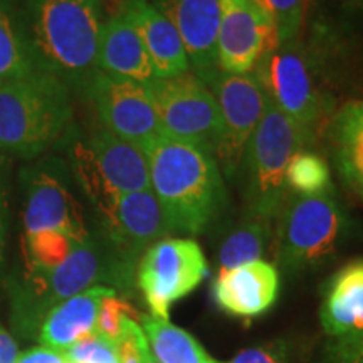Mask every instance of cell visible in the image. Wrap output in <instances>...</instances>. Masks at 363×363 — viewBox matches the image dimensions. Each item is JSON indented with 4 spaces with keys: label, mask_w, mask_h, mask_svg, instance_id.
<instances>
[{
    "label": "cell",
    "mask_w": 363,
    "mask_h": 363,
    "mask_svg": "<svg viewBox=\"0 0 363 363\" xmlns=\"http://www.w3.org/2000/svg\"><path fill=\"white\" fill-rule=\"evenodd\" d=\"M27 45L35 71L83 89L98 72L101 0H22Z\"/></svg>",
    "instance_id": "2"
},
{
    "label": "cell",
    "mask_w": 363,
    "mask_h": 363,
    "mask_svg": "<svg viewBox=\"0 0 363 363\" xmlns=\"http://www.w3.org/2000/svg\"><path fill=\"white\" fill-rule=\"evenodd\" d=\"M321 326L330 337H363V259L345 264L325 286Z\"/></svg>",
    "instance_id": "21"
},
{
    "label": "cell",
    "mask_w": 363,
    "mask_h": 363,
    "mask_svg": "<svg viewBox=\"0 0 363 363\" xmlns=\"http://www.w3.org/2000/svg\"><path fill=\"white\" fill-rule=\"evenodd\" d=\"M333 130L340 170L345 179L363 192V133L337 126Z\"/></svg>",
    "instance_id": "27"
},
{
    "label": "cell",
    "mask_w": 363,
    "mask_h": 363,
    "mask_svg": "<svg viewBox=\"0 0 363 363\" xmlns=\"http://www.w3.org/2000/svg\"><path fill=\"white\" fill-rule=\"evenodd\" d=\"M71 91L40 71L0 81V152L27 160L48 152L72 121Z\"/></svg>",
    "instance_id": "3"
},
{
    "label": "cell",
    "mask_w": 363,
    "mask_h": 363,
    "mask_svg": "<svg viewBox=\"0 0 363 363\" xmlns=\"http://www.w3.org/2000/svg\"><path fill=\"white\" fill-rule=\"evenodd\" d=\"M111 2H125V0H111Z\"/></svg>",
    "instance_id": "40"
},
{
    "label": "cell",
    "mask_w": 363,
    "mask_h": 363,
    "mask_svg": "<svg viewBox=\"0 0 363 363\" xmlns=\"http://www.w3.org/2000/svg\"><path fill=\"white\" fill-rule=\"evenodd\" d=\"M131 266L110 244L89 238L52 269L24 271L12 289L13 320L22 330L39 328L44 316L65 299L99 283H126Z\"/></svg>",
    "instance_id": "4"
},
{
    "label": "cell",
    "mask_w": 363,
    "mask_h": 363,
    "mask_svg": "<svg viewBox=\"0 0 363 363\" xmlns=\"http://www.w3.org/2000/svg\"><path fill=\"white\" fill-rule=\"evenodd\" d=\"M84 93L93 103L103 128L143 153L165 133L147 86L98 71L86 84Z\"/></svg>",
    "instance_id": "12"
},
{
    "label": "cell",
    "mask_w": 363,
    "mask_h": 363,
    "mask_svg": "<svg viewBox=\"0 0 363 363\" xmlns=\"http://www.w3.org/2000/svg\"><path fill=\"white\" fill-rule=\"evenodd\" d=\"M21 187L24 238L40 233H65L78 242L91 238L83 207L72 194L69 170L61 158L45 157L22 169Z\"/></svg>",
    "instance_id": "8"
},
{
    "label": "cell",
    "mask_w": 363,
    "mask_h": 363,
    "mask_svg": "<svg viewBox=\"0 0 363 363\" xmlns=\"http://www.w3.org/2000/svg\"><path fill=\"white\" fill-rule=\"evenodd\" d=\"M326 363H363V337L335 338Z\"/></svg>",
    "instance_id": "31"
},
{
    "label": "cell",
    "mask_w": 363,
    "mask_h": 363,
    "mask_svg": "<svg viewBox=\"0 0 363 363\" xmlns=\"http://www.w3.org/2000/svg\"><path fill=\"white\" fill-rule=\"evenodd\" d=\"M276 220V257L289 272L325 264L338 251L348 225L331 190L288 197Z\"/></svg>",
    "instance_id": "6"
},
{
    "label": "cell",
    "mask_w": 363,
    "mask_h": 363,
    "mask_svg": "<svg viewBox=\"0 0 363 363\" xmlns=\"http://www.w3.org/2000/svg\"><path fill=\"white\" fill-rule=\"evenodd\" d=\"M116 293L111 286H93L65 299L44 316L39 340L44 347L66 352L72 345L96 333V321L103 299Z\"/></svg>",
    "instance_id": "20"
},
{
    "label": "cell",
    "mask_w": 363,
    "mask_h": 363,
    "mask_svg": "<svg viewBox=\"0 0 363 363\" xmlns=\"http://www.w3.org/2000/svg\"><path fill=\"white\" fill-rule=\"evenodd\" d=\"M227 363H286L283 352L272 347H256L239 352Z\"/></svg>",
    "instance_id": "32"
},
{
    "label": "cell",
    "mask_w": 363,
    "mask_h": 363,
    "mask_svg": "<svg viewBox=\"0 0 363 363\" xmlns=\"http://www.w3.org/2000/svg\"><path fill=\"white\" fill-rule=\"evenodd\" d=\"M145 157L150 189L172 233L202 234L227 202L216 155L163 133L147 148Z\"/></svg>",
    "instance_id": "1"
},
{
    "label": "cell",
    "mask_w": 363,
    "mask_h": 363,
    "mask_svg": "<svg viewBox=\"0 0 363 363\" xmlns=\"http://www.w3.org/2000/svg\"><path fill=\"white\" fill-rule=\"evenodd\" d=\"M222 120V136L216 158L220 172L229 179L238 175L242 157L259 125L266 108V96L252 74L219 72L211 86Z\"/></svg>",
    "instance_id": "13"
},
{
    "label": "cell",
    "mask_w": 363,
    "mask_h": 363,
    "mask_svg": "<svg viewBox=\"0 0 363 363\" xmlns=\"http://www.w3.org/2000/svg\"><path fill=\"white\" fill-rule=\"evenodd\" d=\"M96 211L106 242L130 264L152 244L172 234L152 189L118 195Z\"/></svg>",
    "instance_id": "15"
},
{
    "label": "cell",
    "mask_w": 363,
    "mask_h": 363,
    "mask_svg": "<svg viewBox=\"0 0 363 363\" xmlns=\"http://www.w3.org/2000/svg\"><path fill=\"white\" fill-rule=\"evenodd\" d=\"M271 222L261 217L246 216L239 224H235L220 242L217 252L219 271L259 261L272 239Z\"/></svg>",
    "instance_id": "24"
},
{
    "label": "cell",
    "mask_w": 363,
    "mask_h": 363,
    "mask_svg": "<svg viewBox=\"0 0 363 363\" xmlns=\"http://www.w3.org/2000/svg\"><path fill=\"white\" fill-rule=\"evenodd\" d=\"M17 363H67V360L62 352L52 350V348L40 345V347H34L30 350L21 353Z\"/></svg>",
    "instance_id": "33"
},
{
    "label": "cell",
    "mask_w": 363,
    "mask_h": 363,
    "mask_svg": "<svg viewBox=\"0 0 363 363\" xmlns=\"http://www.w3.org/2000/svg\"><path fill=\"white\" fill-rule=\"evenodd\" d=\"M212 294L220 310L234 316H257L269 310L279 294L278 269L267 261L219 271Z\"/></svg>",
    "instance_id": "17"
},
{
    "label": "cell",
    "mask_w": 363,
    "mask_h": 363,
    "mask_svg": "<svg viewBox=\"0 0 363 363\" xmlns=\"http://www.w3.org/2000/svg\"><path fill=\"white\" fill-rule=\"evenodd\" d=\"M335 126H337V128L357 130L363 133V101L352 103L348 104V106H345L343 110L338 113L337 120H335Z\"/></svg>",
    "instance_id": "34"
},
{
    "label": "cell",
    "mask_w": 363,
    "mask_h": 363,
    "mask_svg": "<svg viewBox=\"0 0 363 363\" xmlns=\"http://www.w3.org/2000/svg\"><path fill=\"white\" fill-rule=\"evenodd\" d=\"M0 211H6V167L0 158Z\"/></svg>",
    "instance_id": "36"
},
{
    "label": "cell",
    "mask_w": 363,
    "mask_h": 363,
    "mask_svg": "<svg viewBox=\"0 0 363 363\" xmlns=\"http://www.w3.org/2000/svg\"><path fill=\"white\" fill-rule=\"evenodd\" d=\"M274 45V24L256 0H220L217 56L222 72L251 74L262 54Z\"/></svg>",
    "instance_id": "14"
},
{
    "label": "cell",
    "mask_w": 363,
    "mask_h": 363,
    "mask_svg": "<svg viewBox=\"0 0 363 363\" xmlns=\"http://www.w3.org/2000/svg\"><path fill=\"white\" fill-rule=\"evenodd\" d=\"M274 24L278 44L291 43L298 38L305 22L306 0H256Z\"/></svg>",
    "instance_id": "26"
},
{
    "label": "cell",
    "mask_w": 363,
    "mask_h": 363,
    "mask_svg": "<svg viewBox=\"0 0 363 363\" xmlns=\"http://www.w3.org/2000/svg\"><path fill=\"white\" fill-rule=\"evenodd\" d=\"M140 326L152 353L160 363H219L203 350L192 335L172 325L170 320L140 315Z\"/></svg>",
    "instance_id": "23"
},
{
    "label": "cell",
    "mask_w": 363,
    "mask_h": 363,
    "mask_svg": "<svg viewBox=\"0 0 363 363\" xmlns=\"http://www.w3.org/2000/svg\"><path fill=\"white\" fill-rule=\"evenodd\" d=\"M150 4L174 24L187 52L190 71L208 88L220 72L217 56L220 0H152Z\"/></svg>",
    "instance_id": "16"
},
{
    "label": "cell",
    "mask_w": 363,
    "mask_h": 363,
    "mask_svg": "<svg viewBox=\"0 0 363 363\" xmlns=\"http://www.w3.org/2000/svg\"><path fill=\"white\" fill-rule=\"evenodd\" d=\"M208 264L202 247L189 238H165L143 252L136 269L150 315L169 320L170 306L207 278Z\"/></svg>",
    "instance_id": "10"
},
{
    "label": "cell",
    "mask_w": 363,
    "mask_h": 363,
    "mask_svg": "<svg viewBox=\"0 0 363 363\" xmlns=\"http://www.w3.org/2000/svg\"><path fill=\"white\" fill-rule=\"evenodd\" d=\"M362 194H363V192H362Z\"/></svg>",
    "instance_id": "41"
},
{
    "label": "cell",
    "mask_w": 363,
    "mask_h": 363,
    "mask_svg": "<svg viewBox=\"0 0 363 363\" xmlns=\"http://www.w3.org/2000/svg\"><path fill=\"white\" fill-rule=\"evenodd\" d=\"M4 249H6V211H0V266L4 261Z\"/></svg>",
    "instance_id": "37"
},
{
    "label": "cell",
    "mask_w": 363,
    "mask_h": 363,
    "mask_svg": "<svg viewBox=\"0 0 363 363\" xmlns=\"http://www.w3.org/2000/svg\"><path fill=\"white\" fill-rule=\"evenodd\" d=\"M286 187L294 195H316L331 190L328 165L318 153L301 150L286 170Z\"/></svg>",
    "instance_id": "25"
},
{
    "label": "cell",
    "mask_w": 363,
    "mask_h": 363,
    "mask_svg": "<svg viewBox=\"0 0 363 363\" xmlns=\"http://www.w3.org/2000/svg\"><path fill=\"white\" fill-rule=\"evenodd\" d=\"M98 71L147 88L157 79L142 39L120 11L108 17L103 24L98 48Z\"/></svg>",
    "instance_id": "19"
},
{
    "label": "cell",
    "mask_w": 363,
    "mask_h": 363,
    "mask_svg": "<svg viewBox=\"0 0 363 363\" xmlns=\"http://www.w3.org/2000/svg\"><path fill=\"white\" fill-rule=\"evenodd\" d=\"M19 355L16 340L6 330L0 328V363H17Z\"/></svg>",
    "instance_id": "35"
},
{
    "label": "cell",
    "mask_w": 363,
    "mask_h": 363,
    "mask_svg": "<svg viewBox=\"0 0 363 363\" xmlns=\"http://www.w3.org/2000/svg\"><path fill=\"white\" fill-rule=\"evenodd\" d=\"M34 71L27 45L24 2L0 0V81L22 78Z\"/></svg>",
    "instance_id": "22"
},
{
    "label": "cell",
    "mask_w": 363,
    "mask_h": 363,
    "mask_svg": "<svg viewBox=\"0 0 363 363\" xmlns=\"http://www.w3.org/2000/svg\"><path fill=\"white\" fill-rule=\"evenodd\" d=\"M165 135L216 155L222 120L211 88L192 71L174 78H157L148 86Z\"/></svg>",
    "instance_id": "9"
},
{
    "label": "cell",
    "mask_w": 363,
    "mask_h": 363,
    "mask_svg": "<svg viewBox=\"0 0 363 363\" xmlns=\"http://www.w3.org/2000/svg\"><path fill=\"white\" fill-rule=\"evenodd\" d=\"M126 316H135L136 313L128 303L118 298L116 293L110 294L103 299L101 306H99L98 321H96V335L106 342L115 343L116 338L120 337L121 325Z\"/></svg>",
    "instance_id": "28"
},
{
    "label": "cell",
    "mask_w": 363,
    "mask_h": 363,
    "mask_svg": "<svg viewBox=\"0 0 363 363\" xmlns=\"http://www.w3.org/2000/svg\"><path fill=\"white\" fill-rule=\"evenodd\" d=\"M120 12L142 39L155 78H174L190 71L187 52L174 24L148 0H125Z\"/></svg>",
    "instance_id": "18"
},
{
    "label": "cell",
    "mask_w": 363,
    "mask_h": 363,
    "mask_svg": "<svg viewBox=\"0 0 363 363\" xmlns=\"http://www.w3.org/2000/svg\"><path fill=\"white\" fill-rule=\"evenodd\" d=\"M65 353L67 363H118L115 347L96 333L74 343Z\"/></svg>",
    "instance_id": "30"
},
{
    "label": "cell",
    "mask_w": 363,
    "mask_h": 363,
    "mask_svg": "<svg viewBox=\"0 0 363 363\" xmlns=\"http://www.w3.org/2000/svg\"><path fill=\"white\" fill-rule=\"evenodd\" d=\"M311 140L310 130L303 128L266 99L264 113L239 169L244 179L246 216L278 219L288 199L286 170L289 162Z\"/></svg>",
    "instance_id": "5"
},
{
    "label": "cell",
    "mask_w": 363,
    "mask_h": 363,
    "mask_svg": "<svg viewBox=\"0 0 363 363\" xmlns=\"http://www.w3.org/2000/svg\"><path fill=\"white\" fill-rule=\"evenodd\" d=\"M254 76L267 101L303 128L313 130L326 110L310 59L298 40L278 44L262 54Z\"/></svg>",
    "instance_id": "11"
},
{
    "label": "cell",
    "mask_w": 363,
    "mask_h": 363,
    "mask_svg": "<svg viewBox=\"0 0 363 363\" xmlns=\"http://www.w3.org/2000/svg\"><path fill=\"white\" fill-rule=\"evenodd\" d=\"M71 169L96 208L118 195L150 189L145 153L104 128L76 142L71 152Z\"/></svg>",
    "instance_id": "7"
},
{
    "label": "cell",
    "mask_w": 363,
    "mask_h": 363,
    "mask_svg": "<svg viewBox=\"0 0 363 363\" xmlns=\"http://www.w3.org/2000/svg\"><path fill=\"white\" fill-rule=\"evenodd\" d=\"M348 6H350L357 13H360L363 17V0H347Z\"/></svg>",
    "instance_id": "39"
},
{
    "label": "cell",
    "mask_w": 363,
    "mask_h": 363,
    "mask_svg": "<svg viewBox=\"0 0 363 363\" xmlns=\"http://www.w3.org/2000/svg\"><path fill=\"white\" fill-rule=\"evenodd\" d=\"M113 347L118 363H143V352L148 347V340L135 316L125 318L120 337L116 338Z\"/></svg>",
    "instance_id": "29"
},
{
    "label": "cell",
    "mask_w": 363,
    "mask_h": 363,
    "mask_svg": "<svg viewBox=\"0 0 363 363\" xmlns=\"http://www.w3.org/2000/svg\"><path fill=\"white\" fill-rule=\"evenodd\" d=\"M143 363H160L155 358V355L152 353V348H150V345L147 348H145V352H143Z\"/></svg>",
    "instance_id": "38"
}]
</instances>
